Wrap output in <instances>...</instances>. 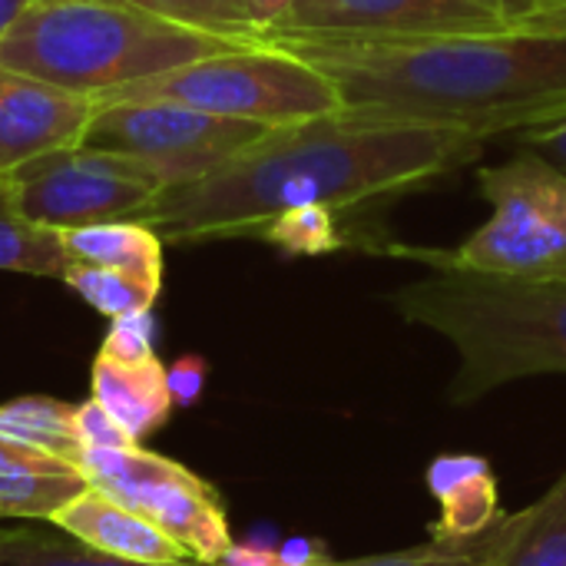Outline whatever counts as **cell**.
Here are the masks:
<instances>
[{
  "label": "cell",
  "mask_w": 566,
  "mask_h": 566,
  "mask_svg": "<svg viewBox=\"0 0 566 566\" xmlns=\"http://www.w3.org/2000/svg\"><path fill=\"white\" fill-rule=\"evenodd\" d=\"M484 139L424 123L332 113L275 126L212 172L169 186L146 216L163 242L255 235L282 212L328 206L348 212L464 166Z\"/></svg>",
  "instance_id": "obj_1"
},
{
  "label": "cell",
  "mask_w": 566,
  "mask_h": 566,
  "mask_svg": "<svg viewBox=\"0 0 566 566\" xmlns=\"http://www.w3.org/2000/svg\"><path fill=\"white\" fill-rule=\"evenodd\" d=\"M318 66L342 113L424 123L491 139L566 119V33L507 27L494 33L338 36L269 33Z\"/></svg>",
  "instance_id": "obj_2"
},
{
  "label": "cell",
  "mask_w": 566,
  "mask_h": 566,
  "mask_svg": "<svg viewBox=\"0 0 566 566\" xmlns=\"http://www.w3.org/2000/svg\"><path fill=\"white\" fill-rule=\"evenodd\" d=\"M411 325H424L458 352L451 401L471 405L511 381L566 375V282L434 269L391 292Z\"/></svg>",
  "instance_id": "obj_3"
},
{
  "label": "cell",
  "mask_w": 566,
  "mask_h": 566,
  "mask_svg": "<svg viewBox=\"0 0 566 566\" xmlns=\"http://www.w3.org/2000/svg\"><path fill=\"white\" fill-rule=\"evenodd\" d=\"M235 46L119 0H36L0 40V66L96 99Z\"/></svg>",
  "instance_id": "obj_4"
},
{
  "label": "cell",
  "mask_w": 566,
  "mask_h": 566,
  "mask_svg": "<svg viewBox=\"0 0 566 566\" xmlns=\"http://www.w3.org/2000/svg\"><path fill=\"white\" fill-rule=\"evenodd\" d=\"M109 103H179L262 126L308 123L345 106L338 86L318 66L265 40L96 96V106Z\"/></svg>",
  "instance_id": "obj_5"
},
{
  "label": "cell",
  "mask_w": 566,
  "mask_h": 566,
  "mask_svg": "<svg viewBox=\"0 0 566 566\" xmlns=\"http://www.w3.org/2000/svg\"><path fill=\"white\" fill-rule=\"evenodd\" d=\"M481 196L494 216L454 249H405L431 269L507 279H566V172L524 149L481 169Z\"/></svg>",
  "instance_id": "obj_6"
},
{
  "label": "cell",
  "mask_w": 566,
  "mask_h": 566,
  "mask_svg": "<svg viewBox=\"0 0 566 566\" xmlns=\"http://www.w3.org/2000/svg\"><path fill=\"white\" fill-rule=\"evenodd\" d=\"M3 189L13 209L46 229H83L99 222H146L169 182L146 163L70 146L10 169Z\"/></svg>",
  "instance_id": "obj_7"
},
{
  "label": "cell",
  "mask_w": 566,
  "mask_h": 566,
  "mask_svg": "<svg viewBox=\"0 0 566 566\" xmlns=\"http://www.w3.org/2000/svg\"><path fill=\"white\" fill-rule=\"evenodd\" d=\"M76 468L93 491L156 524L199 564H216L235 544L216 488L163 454L139 444L83 448Z\"/></svg>",
  "instance_id": "obj_8"
},
{
  "label": "cell",
  "mask_w": 566,
  "mask_h": 566,
  "mask_svg": "<svg viewBox=\"0 0 566 566\" xmlns=\"http://www.w3.org/2000/svg\"><path fill=\"white\" fill-rule=\"evenodd\" d=\"M269 129L179 103H109L96 106L80 146L106 149L153 166L169 186L199 179L229 163Z\"/></svg>",
  "instance_id": "obj_9"
},
{
  "label": "cell",
  "mask_w": 566,
  "mask_h": 566,
  "mask_svg": "<svg viewBox=\"0 0 566 566\" xmlns=\"http://www.w3.org/2000/svg\"><path fill=\"white\" fill-rule=\"evenodd\" d=\"M507 27L514 23L471 0H295L285 20L269 33L418 36V33H494Z\"/></svg>",
  "instance_id": "obj_10"
},
{
  "label": "cell",
  "mask_w": 566,
  "mask_h": 566,
  "mask_svg": "<svg viewBox=\"0 0 566 566\" xmlns=\"http://www.w3.org/2000/svg\"><path fill=\"white\" fill-rule=\"evenodd\" d=\"M96 99L0 66V176L10 169L80 146Z\"/></svg>",
  "instance_id": "obj_11"
},
{
  "label": "cell",
  "mask_w": 566,
  "mask_h": 566,
  "mask_svg": "<svg viewBox=\"0 0 566 566\" xmlns=\"http://www.w3.org/2000/svg\"><path fill=\"white\" fill-rule=\"evenodd\" d=\"M53 527H60L63 534L76 537L86 547H96L103 554H113V557H123V560H136V564L172 566L192 560L156 524H149L146 517L126 511L123 504L109 501L106 494H99L93 488L83 491L70 507H63L53 517Z\"/></svg>",
  "instance_id": "obj_12"
},
{
  "label": "cell",
  "mask_w": 566,
  "mask_h": 566,
  "mask_svg": "<svg viewBox=\"0 0 566 566\" xmlns=\"http://www.w3.org/2000/svg\"><path fill=\"white\" fill-rule=\"evenodd\" d=\"M93 401L109 411V418L129 434L133 444H143L146 434L163 428L172 415V391L166 381V368L156 355L139 361H123L96 352L93 358Z\"/></svg>",
  "instance_id": "obj_13"
},
{
  "label": "cell",
  "mask_w": 566,
  "mask_h": 566,
  "mask_svg": "<svg viewBox=\"0 0 566 566\" xmlns=\"http://www.w3.org/2000/svg\"><path fill=\"white\" fill-rule=\"evenodd\" d=\"M83 491H90V484L73 464L0 438V517L53 524Z\"/></svg>",
  "instance_id": "obj_14"
},
{
  "label": "cell",
  "mask_w": 566,
  "mask_h": 566,
  "mask_svg": "<svg viewBox=\"0 0 566 566\" xmlns=\"http://www.w3.org/2000/svg\"><path fill=\"white\" fill-rule=\"evenodd\" d=\"M428 488L441 504L438 537H474L501 521L497 481L484 458L448 454L428 468Z\"/></svg>",
  "instance_id": "obj_15"
},
{
  "label": "cell",
  "mask_w": 566,
  "mask_h": 566,
  "mask_svg": "<svg viewBox=\"0 0 566 566\" xmlns=\"http://www.w3.org/2000/svg\"><path fill=\"white\" fill-rule=\"evenodd\" d=\"M66 259L136 275L163 289V239L146 222H99L60 232Z\"/></svg>",
  "instance_id": "obj_16"
},
{
  "label": "cell",
  "mask_w": 566,
  "mask_h": 566,
  "mask_svg": "<svg viewBox=\"0 0 566 566\" xmlns=\"http://www.w3.org/2000/svg\"><path fill=\"white\" fill-rule=\"evenodd\" d=\"M0 438L53 454L73 468L83 454V441L76 434V405L46 395H27L0 405Z\"/></svg>",
  "instance_id": "obj_17"
},
{
  "label": "cell",
  "mask_w": 566,
  "mask_h": 566,
  "mask_svg": "<svg viewBox=\"0 0 566 566\" xmlns=\"http://www.w3.org/2000/svg\"><path fill=\"white\" fill-rule=\"evenodd\" d=\"M521 527V514H501L497 524L474 537H438L431 534L428 544H418L411 551L398 554H378V557H361V560H345L322 566H501L514 534Z\"/></svg>",
  "instance_id": "obj_18"
},
{
  "label": "cell",
  "mask_w": 566,
  "mask_h": 566,
  "mask_svg": "<svg viewBox=\"0 0 566 566\" xmlns=\"http://www.w3.org/2000/svg\"><path fill=\"white\" fill-rule=\"evenodd\" d=\"M66 265L70 259H66L60 232L23 219L13 209L0 179V272L63 279Z\"/></svg>",
  "instance_id": "obj_19"
},
{
  "label": "cell",
  "mask_w": 566,
  "mask_h": 566,
  "mask_svg": "<svg viewBox=\"0 0 566 566\" xmlns=\"http://www.w3.org/2000/svg\"><path fill=\"white\" fill-rule=\"evenodd\" d=\"M501 566H566V474L527 511Z\"/></svg>",
  "instance_id": "obj_20"
},
{
  "label": "cell",
  "mask_w": 566,
  "mask_h": 566,
  "mask_svg": "<svg viewBox=\"0 0 566 566\" xmlns=\"http://www.w3.org/2000/svg\"><path fill=\"white\" fill-rule=\"evenodd\" d=\"M0 566H163L136 564L96 547L80 544L76 537H50L36 531H0ZM172 566H212V564H172Z\"/></svg>",
  "instance_id": "obj_21"
},
{
  "label": "cell",
  "mask_w": 566,
  "mask_h": 566,
  "mask_svg": "<svg viewBox=\"0 0 566 566\" xmlns=\"http://www.w3.org/2000/svg\"><path fill=\"white\" fill-rule=\"evenodd\" d=\"M63 282L86 305H93L106 318H123V315H133V312H146L159 298V285H149V282L136 279V275L103 269V265L70 262L66 272H63Z\"/></svg>",
  "instance_id": "obj_22"
},
{
  "label": "cell",
  "mask_w": 566,
  "mask_h": 566,
  "mask_svg": "<svg viewBox=\"0 0 566 566\" xmlns=\"http://www.w3.org/2000/svg\"><path fill=\"white\" fill-rule=\"evenodd\" d=\"M259 239L285 255H328L348 245V235L342 229V212L328 206H302L282 212L259 232Z\"/></svg>",
  "instance_id": "obj_23"
},
{
  "label": "cell",
  "mask_w": 566,
  "mask_h": 566,
  "mask_svg": "<svg viewBox=\"0 0 566 566\" xmlns=\"http://www.w3.org/2000/svg\"><path fill=\"white\" fill-rule=\"evenodd\" d=\"M159 13L166 20L199 27L206 33H219L239 43H262V27L255 23L249 0H119Z\"/></svg>",
  "instance_id": "obj_24"
},
{
  "label": "cell",
  "mask_w": 566,
  "mask_h": 566,
  "mask_svg": "<svg viewBox=\"0 0 566 566\" xmlns=\"http://www.w3.org/2000/svg\"><path fill=\"white\" fill-rule=\"evenodd\" d=\"M153 335H156L153 308L133 312V315L113 318V325H109L99 352L103 355H113V358H123V361H139V358L156 355L153 352Z\"/></svg>",
  "instance_id": "obj_25"
},
{
  "label": "cell",
  "mask_w": 566,
  "mask_h": 566,
  "mask_svg": "<svg viewBox=\"0 0 566 566\" xmlns=\"http://www.w3.org/2000/svg\"><path fill=\"white\" fill-rule=\"evenodd\" d=\"M76 434L83 448H136L129 434L109 418V411H103V405L93 398L76 405Z\"/></svg>",
  "instance_id": "obj_26"
},
{
  "label": "cell",
  "mask_w": 566,
  "mask_h": 566,
  "mask_svg": "<svg viewBox=\"0 0 566 566\" xmlns=\"http://www.w3.org/2000/svg\"><path fill=\"white\" fill-rule=\"evenodd\" d=\"M517 143L524 149L537 153L541 159H547L551 166H557L560 172H566V119L524 129V133H517Z\"/></svg>",
  "instance_id": "obj_27"
},
{
  "label": "cell",
  "mask_w": 566,
  "mask_h": 566,
  "mask_svg": "<svg viewBox=\"0 0 566 566\" xmlns=\"http://www.w3.org/2000/svg\"><path fill=\"white\" fill-rule=\"evenodd\" d=\"M166 381H169L172 401L186 408V405H192V401L202 395V385H206V361L196 358V355H186V358H179L172 368H166Z\"/></svg>",
  "instance_id": "obj_28"
},
{
  "label": "cell",
  "mask_w": 566,
  "mask_h": 566,
  "mask_svg": "<svg viewBox=\"0 0 566 566\" xmlns=\"http://www.w3.org/2000/svg\"><path fill=\"white\" fill-rule=\"evenodd\" d=\"M212 566H292L282 551L275 547H255V544H232Z\"/></svg>",
  "instance_id": "obj_29"
},
{
  "label": "cell",
  "mask_w": 566,
  "mask_h": 566,
  "mask_svg": "<svg viewBox=\"0 0 566 566\" xmlns=\"http://www.w3.org/2000/svg\"><path fill=\"white\" fill-rule=\"evenodd\" d=\"M292 3L295 0H249V10H252L255 23L262 27V36L285 20V13L292 10Z\"/></svg>",
  "instance_id": "obj_30"
},
{
  "label": "cell",
  "mask_w": 566,
  "mask_h": 566,
  "mask_svg": "<svg viewBox=\"0 0 566 566\" xmlns=\"http://www.w3.org/2000/svg\"><path fill=\"white\" fill-rule=\"evenodd\" d=\"M471 3L494 10V13L504 17L507 23H521V20H527L534 10H541V0H471Z\"/></svg>",
  "instance_id": "obj_31"
},
{
  "label": "cell",
  "mask_w": 566,
  "mask_h": 566,
  "mask_svg": "<svg viewBox=\"0 0 566 566\" xmlns=\"http://www.w3.org/2000/svg\"><path fill=\"white\" fill-rule=\"evenodd\" d=\"M514 27H531V30H554V33H566V3H547L541 10H534L527 20L514 23Z\"/></svg>",
  "instance_id": "obj_32"
},
{
  "label": "cell",
  "mask_w": 566,
  "mask_h": 566,
  "mask_svg": "<svg viewBox=\"0 0 566 566\" xmlns=\"http://www.w3.org/2000/svg\"><path fill=\"white\" fill-rule=\"evenodd\" d=\"M36 0H0V40L13 30V23L33 7Z\"/></svg>",
  "instance_id": "obj_33"
},
{
  "label": "cell",
  "mask_w": 566,
  "mask_h": 566,
  "mask_svg": "<svg viewBox=\"0 0 566 566\" xmlns=\"http://www.w3.org/2000/svg\"><path fill=\"white\" fill-rule=\"evenodd\" d=\"M547 3H566V0H541V7H547Z\"/></svg>",
  "instance_id": "obj_34"
},
{
  "label": "cell",
  "mask_w": 566,
  "mask_h": 566,
  "mask_svg": "<svg viewBox=\"0 0 566 566\" xmlns=\"http://www.w3.org/2000/svg\"><path fill=\"white\" fill-rule=\"evenodd\" d=\"M564 282H566V279H564Z\"/></svg>",
  "instance_id": "obj_35"
}]
</instances>
